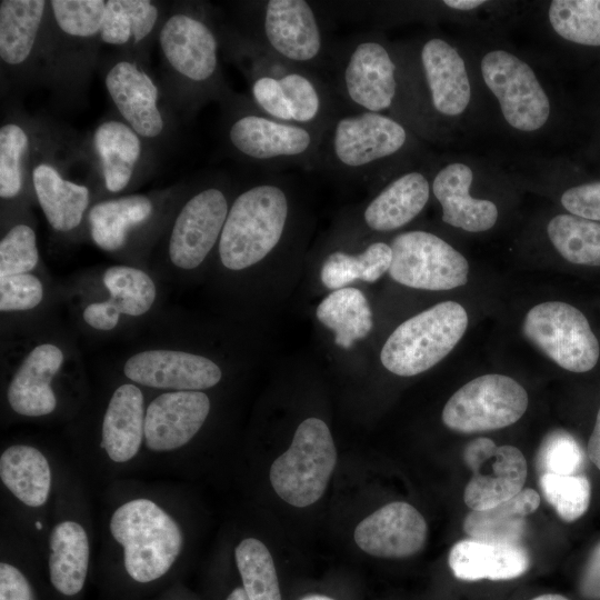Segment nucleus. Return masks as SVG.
Segmentation results:
<instances>
[{"instance_id":"46","label":"nucleus","mask_w":600,"mask_h":600,"mask_svg":"<svg viewBox=\"0 0 600 600\" xmlns=\"http://www.w3.org/2000/svg\"><path fill=\"white\" fill-rule=\"evenodd\" d=\"M250 92L256 108L262 113L292 123L288 99L277 77L266 72L256 74Z\"/></svg>"},{"instance_id":"38","label":"nucleus","mask_w":600,"mask_h":600,"mask_svg":"<svg viewBox=\"0 0 600 600\" xmlns=\"http://www.w3.org/2000/svg\"><path fill=\"white\" fill-rule=\"evenodd\" d=\"M549 21L563 39L591 47H600V0H553Z\"/></svg>"},{"instance_id":"15","label":"nucleus","mask_w":600,"mask_h":600,"mask_svg":"<svg viewBox=\"0 0 600 600\" xmlns=\"http://www.w3.org/2000/svg\"><path fill=\"white\" fill-rule=\"evenodd\" d=\"M159 44L167 63L184 80L206 86L218 77L219 42L200 18L183 12L170 16L160 29Z\"/></svg>"},{"instance_id":"12","label":"nucleus","mask_w":600,"mask_h":600,"mask_svg":"<svg viewBox=\"0 0 600 600\" xmlns=\"http://www.w3.org/2000/svg\"><path fill=\"white\" fill-rule=\"evenodd\" d=\"M338 82L352 110L383 113L397 97V64L379 40L361 36L341 53Z\"/></svg>"},{"instance_id":"32","label":"nucleus","mask_w":600,"mask_h":600,"mask_svg":"<svg viewBox=\"0 0 600 600\" xmlns=\"http://www.w3.org/2000/svg\"><path fill=\"white\" fill-rule=\"evenodd\" d=\"M0 477L11 493L29 507H40L49 497L48 460L31 446L14 444L6 449L0 457Z\"/></svg>"},{"instance_id":"31","label":"nucleus","mask_w":600,"mask_h":600,"mask_svg":"<svg viewBox=\"0 0 600 600\" xmlns=\"http://www.w3.org/2000/svg\"><path fill=\"white\" fill-rule=\"evenodd\" d=\"M49 2L2 0L0 2V59L8 67L22 66L31 56Z\"/></svg>"},{"instance_id":"35","label":"nucleus","mask_w":600,"mask_h":600,"mask_svg":"<svg viewBox=\"0 0 600 600\" xmlns=\"http://www.w3.org/2000/svg\"><path fill=\"white\" fill-rule=\"evenodd\" d=\"M391 261V247L384 242H373L356 256L336 251L322 264L321 281L332 290L342 289L357 279L374 282L389 271Z\"/></svg>"},{"instance_id":"21","label":"nucleus","mask_w":600,"mask_h":600,"mask_svg":"<svg viewBox=\"0 0 600 600\" xmlns=\"http://www.w3.org/2000/svg\"><path fill=\"white\" fill-rule=\"evenodd\" d=\"M62 362L63 353L57 346L42 343L33 348L8 387L7 398L12 410L27 417L51 413L57 399L50 382Z\"/></svg>"},{"instance_id":"30","label":"nucleus","mask_w":600,"mask_h":600,"mask_svg":"<svg viewBox=\"0 0 600 600\" xmlns=\"http://www.w3.org/2000/svg\"><path fill=\"white\" fill-rule=\"evenodd\" d=\"M49 541L52 586L64 596L79 593L89 566L90 548L86 530L74 521H63L54 526Z\"/></svg>"},{"instance_id":"57","label":"nucleus","mask_w":600,"mask_h":600,"mask_svg":"<svg viewBox=\"0 0 600 600\" xmlns=\"http://www.w3.org/2000/svg\"><path fill=\"white\" fill-rule=\"evenodd\" d=\"M300 600H334V599L328 596H323V594H309L301 598Z\"/></svg>"},{"instance_id":"14","label":"nucleus","mask_w":600,"mask_h":600,"mask_svg":"<svg viewBox=\"0 0 600 600\" xmlns=\"http://www.w3.org/2000/svg\"><path fill=\"white\" fill-rule=\"evenodd\" d=\"M229 209L227 196L219 188L194 193L174 220L169 240L171 262L184 270L202 263L219 242Z\"/></svg>"},{"instance_id":"44","label":"nucleus","mask_w":600,"mask_h":600,"mask_svg":"<svg viewBox=\"0 0 600 600\" xmlns=\"http://www.w3.org/2000/svg\"><path fill=\"white\" fill-rule=\"evenodd\" d=\"M583 462L584 454L580 444L564 431L549 433L543 439L538 453V466L542 473L578 474Z\"/></svg>"},{"instance_id":"3","label":"nucleus","mask_w":600,"mask_h":600,"mask_svg":"<svg viewBox=\"0 0 600 600\" xmlns=\"http://www.w3.org/2000/svg\"><path fill=\"white\" fill-rule=\"evenodd\" d=\"M110 531L123 547L128 574L141 583L164 576L182 548L178 523L158 504L144 498L120 506L111 517Z\"/></svg>"},{"instance_id":"9","label":"nucleus","mask_w":600,"mask_h":600,"mask_svg":"<svg viewBox=\"0 0 600 600\" xmlns=\"http://www.w3.org/2000/svg\"><path fill=\"white\" fill-rule=\"evenodd\" d=\"M390 277L421 290H450L468 282L469 263L451 244L427 231H408L391 243Z\"/></svg>"},{"instance_id":"7","label":"nucleus","mask_w":600,"mask_h":600,"mask_svg":"<svg viewBox=\"0 0 600 600\" xmlns=\"http://www.w3.org/2000/svg\"><path fill=\"white\" fill-rule=\"evenodd\" d=\"M524 336L564 370L587 372L597 364L600 347L586 316L561 301L532 307L522 326Z\"/></svg>"},{"instance_id":"8","label":"nucleus","mask_w":600,"mask_h":600,"mask_svg":"<svg viewBox=\"0 0 600 600\" xmlns=\"http://www.w3.org/2000/svg\"><path fill=\"white\" fill-rule=\"evenodd\" d=\"M321 133L276 120L256 108L233 117L227 137L234 151L262 164H314Z\"/></svg>"},{"instance_id":"52","label":"nucleus","mask_w":600,"mask_h":600,"mask_svg":"<svg viewBox=\"0 0 600 600\" xmlns=\"http://www.w3.org/2000/svg\"><path fill=\"white\" fill-rule=\"evenodd\" d=\"M119 316L120 313L108 300L90 303L83 311V319L90 327L104 331L117 326Z\"/></svg>"},{"instance_id":"29","label":"nucleus","mask_w":600,"mask_h":600,"mask_svg":"<svg viewBox=\"0 0 600 600\" xmlns=\"http://www.w3.org/2000/svg\"><path fill=\"white\" fill-rule=\"evenodd\" d=\"M92 143L107 190L122 191L130 183L141 156L140 136L126 122L107 120L94 130Z\"/></svg>"},{"instance_id":"55","label":"nucleus","mask_w":600,"mask_h":600,"mask_svg":"<svg viewBox=\"0 0 600 600\" xmlns=\"http://www.w3.org/2000/svg\"><path fill=\"white\" fill-rule=\"evenodd\" d=\"M227 600H249V599L243 588H236L230 592Z\"/></svg>"},{"instance_id":"17","label":"nucleus","mask_w":600,"mask_h":600,"mask_svg":"<svg viewBox=\"0 0 600 600\" xmlns=\"http://www.w3.org/2000/svg\"><path fill=\"white\" fill-rule=\"evenodd\" d=\"M130 380L147 387L199 391L216 386L220 368L210 359L174 350H148L130 357L123 367Z\"/></svg>"},{"instance_id":"20","label":"nucleus","mask_w":600,"mask_h":600,"mask_svg":"<svg viewBox=\"0 0 600 600\" xmlns=\"http://www.w3.org/2000/svg\"><path fill=\"white\" fill-rule=\"evenodd\" d=\"M448 563L461 581L512 580L530 568V557L521 544L463 539L449 551Z\"/></svg>"},{"instance_id":"54","label":"nucleus","mask_w":600,"mask_h":600,"mask_svg":"<svg viewBox=\"0 0 600 600\" xmlns=\"http://www.w3.org/2000/svg\"><path fill=\"white\" fill-rule=\"evenodd\" d=\"M443 3L456 10L469 11L486 3L483 0H444Z\"/></svg>"},{"instance_id":"49","label":"nucleus","mask_w":600,"mask_h":600,"mask_svg":"<svg viewBox=\"0 0 600 600\" xmlns=\"http://www.w3.org/2000/svg\"><path fill=\"white\" fill-rule=\"evenodd\" d=\"M124 4L131 20L132 39L138 43L153 30L159 16L158 8L147 0H124Z\"/></svg>"},{"instance_id":"50","label":"nucleus","mask_w":600,"mask_h":600,"mask_svg":"<svg viewBox=\"0 0 600 600\" xmlns=\"http://www.w3.org/2000/svg\"><path fill=\"white\" fill-rule=\"evenodd\" d=\"M0 600H36L23 573L7 562L0 563Z\"/></svg>"},{"instance_id":"51","label":"nucleus","mask_w":600,"mask_h":600,"mask_svg":"<svg viewBox=\"0 0 600 600\" xmlns=\"http://www.w3.org/2000/svg\"><path fill=\"white\" fill-rule=\"evenodd\" d=\"M579 591L587 600H600V542L584 564L579 580Z\"/></svg>"},{"instance_id":"41","label":"nucleus","mask_w":600,"mask_h":600,"mask_svg":"<svg viewBox=\"0 0 600 600\" xmlns=\"http://www.w3.org/2000/svg\"><path fill=\"white\" fill-rule=\"evenodd\" d=\"M30 139L23 127L7 122L0 128V197L12 199L23 186V159Z\"/></svg>"},{"instance_id":"26","label":"nucleus","mask_w":600,"mask_h":600,"mask_svg":"<svg viewBox=\"0 0 600 600\" xmlns=\"http://www.w3.org/2000/svg\"><path fill=\"white\" fill-rule=\"evenodd\" d=\"M429 197L430 184L421 172L403 173L370 201L364 209L363 220L373 231L399 229L423 210Z\"/></svg>"},{"instance_id":"34","label":"nucleus","mask_w":600,"mask_h":600,"mask_svg":"<svg viewBox=\"0 0 600 600\" xmlns=\"http://www.w3.org/2000/svg\"><path fill=\"white\" fill-rule=\"evenodd\" d=\"M316 314L322 324L334 332L336 344L343 349L367 337L373 324L368 300L356 288L334 290L320 302Z\"/></svg>"},{"instance_id":"2","label":"nucleus","mask_w":600,"mask_h":600,"mask_svg":"<svg viewBox=\"0 0 600 600\" xmlns=\"http://www.w3.org/2000/svg\"><path fill=\"white\" fill-rule=\"evenodd\" d=\"M406 128L384 113L337 112L323 129L314 164L340 174L363 176L407 143Z\"/></svg>"},{"instance_id":"40","label":"nucleus","mask_w":600,"mask_h":600,"mask_svg":"<svg viewBox=\"0 0 600 600\" xmlns=\"http://www.w3.org/2000/svg\"><path fill=\"white\" fill-rule=\"evenodd\" d=\"M539 484L544 499L561 520L573 522L588 511L591 484L586 476L542 473Z\"/></svg>"},{"instance_id":"18","label":"nucleus","mask_w":600,"mask_h":600,"mask_svg":"<svg viewBox=\"0 0 600 600\" xmlns=\"http://www.w3.org/2000/svg\"><path fill=\"white\" fill-rule=\"evenodd\" d=\"M210 411V400L201 391H172L153 399L147 408L144 438L149 449L169 451L188 443Z\"/></svg>"},{"instance_id":"48","label":"nucleus","mask_w":600,"mask_h":600,"mask_svg":"<svg viewBox=\"0 0 600 600\" xmlns=\"http://www.w3.org/2000/svg\"><path fill=\"white\" fill-rule=\"evenodd\" d=\"M102 42L111 46H123L132 38L131 20L124 0H109L100 31Z\"/></svg>"},{"instance_id":"43","label":"nucleus","mask_w":600,"mask_h":600,"mask_svg":"<svg viewBox=\"0 0 600 600\" xmlns=\"http://www.w3.org/2000/svg\"><path fill=\"white\" fill-rule=\"evenodd\" d=\"M39 261L33 229L20 223L13 226L0 242V278L33 270Z\"/></svg>"},{"instance_id":"27","label":"nucleus","mask_w":600,"mask_h":600,"mask_svg":"<svg viewBox=\"0 0 600 600\" xmlns=\"http://www.w3.org/2000/svg\"><path fill=\"white\" fill-rule=\"evenodd\" d=\"M32 186L48 223L57 231L77 228L89 204V189L64 179L51 163L39 162L31 172Z\"/></svg>"},{"instance_id":"28","label":"nucleus","mask_w":600,"mask_h":600,"mask_svg":"<svg viewBox=\"0 0 600 600\" xmlns=\"http://www.w3.org/2000/svg\"><path fill=\"white\" fill-rule=\"evenodd\" d=\"M540 504V494L530 488L486 510H471L463 520V531L472 539L520 544L527 528L526 518Z\"/></svg>"},{"instance_id":"19","label":"nucleus","mask_w":600,"mask_h":600,"mask_svg":"<svg viewBox=\"0 0 600 600\" xmlns=\"http://www.w3.org/2000/svg\"><path fill=\"white\" fill-rule=\"evenodd\" d=\"M104 86L124 122L141 138L153 139L162 133L164 120L158 107V88L139 66L118 61L108 70Z\"/></svg>"},{"instance_id":"37","label":"nucleus","mask_w":600,"mask_h":600,"mask_svg":"<svg viewBox=\"0 0 600 600\" xmlns=\"http://www.w3.org/2000/svg\"><path fill=\"white\" fill-rule=\"evenodd\" d=\"M234 557L249 600H281L272 556L261 541L254 538L242 540Z\"/></svg>"},{"instance_id":"58","label":"nucleus","mask_w":600,"mask_h":600,"mask_svg":"<svg viewBox=\"0 0 600 600\" xmlns=\"http://www.w3.org/2000/svg\"><path fill=\"white\" fill-rule=\"evenodd\" d=\"M36 528H37V529H42V524H41L40 521H37V522H36Z\"/></svg>"},{"instance_id":"25","label":"nucleus","mask_w":600,"mask_h":600,"mask_svg":"<svg viewBox=\"0 0 600 600\" xmlns=\"http://www.w3.org/2000/svg\"><path fill=\"white\" fill-rule=\"evenodd\" d=\"M144 410L141 390L130 383L118 387L102 421L101 447L114 462L132 459L144 436Z\"/></svg>"},{"instance_id":"1","label":"nucleus","mask_w":600,"mask_h":600,"mask_svg":"<svg viewBox=\"0 0 600 600\" xmlns=\"http://www.w3.org/2000/svg\"><path fill=\"white\" fill-rule=\"evenodd\" d=\"M289 211L287 192L274 182L242 191L230 206L218 242L222 264L242 270L261 261L280 242Z\"/></svg>"},{"instance_id":"56","label":"nucleus","mask_w":600,"mask_h":600,"mask_svg":"<svg viewBox=\"0 0 600 600\" xmlns=\"http://www.w3.org/2000/svg\"><path fill=\"white\" fill-rule=\"evenodd\" d=\"M531 600H569V599L558 593H546V594H540L536 598H532Z\"/></svg>"},{"instance_id":"33","label":"nucleus","mask_w":600,"mask_h":600,"mask_svg":"<svg viewBox=\"0 0 600 600\" xmlns=\"http://www.w3.org/2000/svg\"><path fill=\"white\" fill-rule=\"evenodd\" d=\"M152 212L151 200L143 194H130L96 203L89 212L93 242L104 251L123 247L131 228L144 222Z\"/></svg>"},{"instance_id":"23","label":"nucleus","mask_w":600,"mask_h":600,"mask_svg":"<svg viewBox=\"0 0 600 600\" xmlns=\"http://www.w3.org/2000/svg\"><path fill=\"white\" fill-rule=\"evenodd\" d=\"M420 59L433 108L448 117L462 113L470 102L471 89L459 52L447 41L433 38L423 44Z\"/></svg>"},{"instance_id":"24","label":"nucleus","mask_w":600,"mask_h":600,"mask_svg":"<svg viewBox=\"0 0 600 600\" xmlns=\"http://www.w3.org/2000/svg\"><path fill=\"white\" fill-rule=\"evenodd\" d=\"M263 72L277 77L288 99L292 123L323 131L338 112L324 84L307 69L290 66L269 53Z\"/></svg>"},{"instance_id":"47","label":"nucleus","mask_w":600,"mask_h":600,"mask_svg":"<svg viewBox=\"0 0 600 600\" xmlns=\"http://www.w3.org/2000/svg\"><path fill=\"white\" fill-rule=\"evenodd\" d=\"M561 204L570 214L600 222V182L566 190L561 196Z\"/></svg>"},{"instance_id":"5","label":"nucleus","mask_w":600,"mask_h":600,"mask_svg":"<svg viewBox=\"0 0 600 600\" xmlns=\"http://www.w3.org/2000/svg\"><path fill=\"white\" fill-rule=\"evenodd\" d=\"M337 463V450L328 426L318 418L302 421L287 451L270 468L276 493L293 507H308L326 491Z\"/></svg>"},{"instance_id":"53","label":"nucleus","mask_w":600,"mask_h":600,"mask_svg":"<svg viewBox=\"0 0 600 600\" xmlns=\"http://www.w3.org/2000/svg\"><path fill=\"white\" fill-rule=\"evenodd\" d=\"M590 461L600 470V408L597 413L594 427L587 446Z\"/></svg>"},{"instance_id":"13","label":"nucleus","mask_w":600,"mask_h":600,"mask_svg":"<svg viewBox=\"0 0 600 600\" xmlns=\"http://www.w3.org/2000/svg\"><path fill=\"white\" fill-rule=\"evenodd\" d=\"M462 458L472 471L463 491V501L470 510L492 508L523 490L528 467L518 448L497 446L491 439L480 437L464 447Z\"/></svg>"},{"instance_id":"45","label":"nucleus","mask_w":600,"mask_h":600,"mask_svg":"<svg viewBox=\"0 0 600 600\" xmlns=\"http://www.w3.org/2000/svg\"><path fill=\"white\" fill-rule=\"evenodd\" d=\"M43 297L41 281L31 273L0 278V310L21 311L37 307Z\"/></svg>"},{"instance_id":"11","label":"nucleus","mask_w":600,"mask_h":600,"mask_svg":"<svg viewBox=\"0 0 600 600\" xmlns=\"http://www.w3.org/2000/svg\"><path fill=\"white\" fill-rule=\"evenodd\" d=\"M481 73L512 128L530 132L544 126L550 101L529 64L510 52L493 50L482 58Z\"/></svg>"},{"instance_id":"16","label":"nucleus","mask_w":600,"mask_h":600,"mask_svg":"<svg viewBox=\"0 0 600 600\" xmlns=\"http://www.w3.org/2000/svg\"><path fill=\"white\" fill-rule=\"evenodd\" d=\"M428 526L423 516L410 503L394 501L376 510L356 528L357 546L380 558H407L426 543Z\"/></svg>"},{"instance_id":"42","label":"nucleus","mask_w":600,"mask_h":600,"mask_svg":"<svg viewBox=\"0 0 600 600\" xmlns=\"http://www.w3.org/2000/svg\"><path fill=\"white\" fill-rule=\"evenodd\" d=\"M107 1L52 0L49 1L59 29L73 38H92L100 34Z\"/></svg>"},{"instance_id":"4","label":"nucleus","mask_w":600,"mask_h":600,"mask_svg":"<svg viewBox=\"0 0 600 600\" xmlns=\"http://www.w3.org/2000/svg\"><path fill=\"white\" fill-rule=\"evenodd\" d=\"M467 327L468 313L461 304L440 302L396 328L382 347L381 362L397 376L422 373L452 351Z\"/></svg>"},{"instance_id":"10","label":"nucleus","mask_w":600,"mask_h":600,"mask_svg":"<svg viewBox=\"0 0 600 600\" xmlns=\"http://www.w3.org/2000/svg\"><path fill=\"white\" fill-rule=\"evenodd\" d=\"M263 50L301 69L326 57V38L317 12L304 0H269L260 10Z\"/></svg>"},{"instance_id":"22","label":"nucleus","mask_w":600,"mask_h":600,"mask_svg":"<svg viewBox=\"0 0 600 600\" xmlns=\"http://www.w3.org/2000/svg\"><path fill=\"white\" fill-rule=\"evenodd\" d=\"M472 170L464 163L443 167L432 181V192L442 209L443 222L469 232L491 229L498 219L497 206L470 196Z\"/></svg>"},{"instance_id":"6","label":"nucleus","mask_w":600,"mask_h":600,"mask_svg":"<svg viewBox=\"0 0 600 600\" xmlns=\"http://www.w3.org/2000/svg\"><path fill=\"white\" fill-rule=\"evenodd\" d=\"M528 403V393L518 381L503 374H484L450 397L442 410V422L461 433L492 431L516 423Z\"/></svg>"},{"instance_id":"39","label":"nucleus","mask_w":600,"mask_h":600,"mask_svg":"<svg viewBox=\"0 0 600 600\" xmlns=\"http://www.w3.org/2000/svg\"><path fill=\"white\" fill-rule=\"evenodd\" d=\"M103 283L110 293L108 301L121 314L138 317L154 302L156 286L142 270L128 266H112L103 273Z\"/></svg>"},{"instance_id":"36","label":"nucleus","mask_w":600,"mask_h":600,"mask_svg":"<svg viewBox=\"0 0 600 600\" xmlns=\"http://www.w3.org/2000/svg\"><path fill=\"white\" fill-rule=\"evenodd\" d=\"M548 237L567 261L600 267V222L573 214H558L547 227Z\"/></svg>"}]
</instances>
